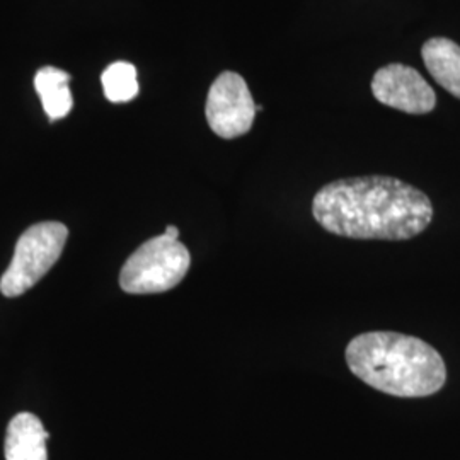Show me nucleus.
<instances>
[{
    "label": "nucleus",
    "mask_w": 460,
    "mask_h": 460,
    "mask_svg": "<svg viewBox=\"0 0 460 460\" xmlns=\"http://www.w3.org/2000/svg\"><path fill=\"white\" fill-rule=\"evenodd\" d=\"M315 222L349 239L408 241L433 218L429 198L389 176L346 178L323 186L313 201Z\"/></svg>",
    "instance_id": "1"
},
{
    "label": "nucleus",
    "mask_w": 460,
    "mask_h": 460,
    "mask_svg": "<svg viewBox=\"0 0 460 460\" xmlns=\"http://www.w3.org/2000/svg\"><path fill=\"white\" fill-rule=\"evenodd\" d=\"M345 357L353 376L395 397H427L438 393L447 380L440 353L401 332H363L346 346Z\"/></svg>",
    "instance_id": "2"
},
{
    "label": "nucleus",
    "mask_w": 460,
    "mask_h": 460,
    "mask_svg": "<svg viewBox=\"0 0 460 460\" xmlns=\"http://www.w3.org/2000/svg\"><path fill=\"white\" fill-rule=\"evenodd\" d=\"M191 264L188 247L165 234L144 243L127 260L119 285L127 294H163L181 283Z\"/></svg>",
    "instance_id": "3"
},
{
    "label": "nucleus",
    "mask_w": 460,
    "mask_h": 460,
    "mask_svg": "<svg viewBox=\"0 0 460 460\" xmlns=\"http://www.w3.org/2000/svg\"><path fill=\"white\" fill-rule=\"evenodd\" d=\"M68 229L60 222H40L17 241L13 261L0 279V292L19 296L43 279L62 256Z\"/></svg>",
    "instance_id": "4"
},
{
    "label": "nucleus",
    "mask_w": 460,
    "mask_h": 460,
    "mask_svg": "<svg viewBox=\"0 0 460 460\" xmlns=\"http://www.w3.org/2000/svg\"><path fill=\"white\" fill-rule=\"evenodd\" d=\"M256 104L246 81L235 72H222L215 79L205 106L207 121L220 138H237L246 135L256 116Z\"/></svg>",
    "instance_id": "5"
},
{
    "label": "nucleus",
    "mask_w": 460,
    "mask_h": 460,
    "mask_svg": "<svg viewBox=\"0 0 460 460\" xmlns=\"http://www.w3.org/2000/svg\"><path fill=\"white\" fill-rule=\"evenodd\" d=\"M372 93L378 102L410 115H427L437 104V94L425 77L402 64L378 68L372 79Z\"/></svg>",
    "instance_id": "6"
},
{
    "label": "nucleus",
    "mask_w": 460,
    "mask_h": 460,
    "mask_svg": "<svg viewBox=\"0 0 460 460\" xmlns=\"http://www.w3.org/2000/svg\"><path fill=\"white\" fill-rule=\"evenodd\" d=\"M49 431L31 412H19L7 427L4 456L5 460H49Z\"/></svg>",
    "instance_id": "7"
},
{
    "label": "nucleus",
    "mask_w": 460,
    "mask_h": 460,
    "mask_svg": "<svg viewBox=\"0 0 460 460\" xmlns=\"http://www.w3.org/2000/svg\"><path fill=\"white\" fill-rule=\"evenodd\" d=\"M429 75L460 99V47L448 38H431L421 49Z\"/></svg>",
    "instance_id": "8"
},
{
    "label": "nucleus",
    "mask_w": 460,
    "mask_h": 460,
    "mask_svg": "<svg viewBox=\"0 0 460 460\" xmlns=\"http://www.w3.org/2000/svg\"><path fill=\"white\" fill-rule=\"evenodd\" d=\"M68 83L70 75L57 66H43L34 77V87L51 121L62 119L72 111L74 98Z\"/></svg>",
    "instance_id": "9"
},
{
    "label": "nucleus",
    "mask_w": 460,
    "mask_h": 460,
    "mask_svg": "<svg viewBox=\"0 0 460 460\" xmlns=\"http://www.w3.org/2000/svg\"><path fill=\"white\" fill-rule=\"evenodd\" d=\"M101 83L104 96L111 102H128L138 94L137 68L128 62L111 64L102 72Z\"/></svg>",
    "instance_id": "10"
},
{
    "label": "nucleus",
    "mask_w": 460,
    "mask_h": 460,
    "mask_svg": "<svg viewBox=\"0 0 460 460\" xmlns=\"http://www.w3.org/2000/svg\"><path fill=\"white\" fill-rule=\"evenodd\" d=\"M167 237H171V239H176V241H180V229L178 227H174V226H169L164 232Z\"/></svg>",
    "instance_id": "11"
}]
</instances>
